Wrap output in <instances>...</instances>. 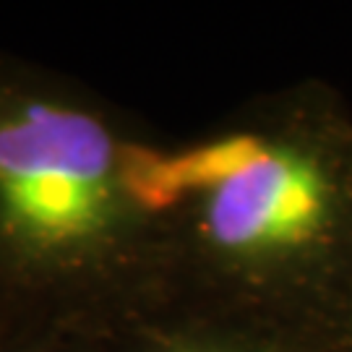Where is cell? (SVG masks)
Listing matches in <instances>:
<instances>
[{"instance_id":"1","label":"cell","mask_w":352,"mask_h":352,"mask_svg":"<svg viewBox=\"0 0 352 352\" xmlns=\"http://www.w3.org/2000/svg\"><path fill=\"white\" fill-rule=\"evenodd\" d=\"M164 305L300 347L352 342V107L318 78L149 154Z\"/></svg>"},{"instance_id":"4","label":"cell","mask_w":352,"mask_h":352,"mask_svg":"<svg viewBox=\"0 0 352 352\" xmlns=\"http://www.w3.org/2000/svg\"><path fill=\"white\" fill-rule=\"evenodd\" d=\"M19 352H120V347H118V340H52L42 342V344H32V347Z\"/></svg>"},{"instance_id":"2","label":"cell","mask_w":352,"mask_h":352,"mask_svg":"<svg viewBox=\"0 0 352 352\" xmlns=\"http://www.w3.org/2000/svg\"><path fill=\"white\" fill-rule=\"evenodd\" d=\"M151 144L100 91L0 47V352L115 342L164 305Z\"/></svg>"},{"instance_id":"3","label":"cell","mask_w":352,"mask_h":352,"mask_svg":"<svg viewBox=\"0 0 352 352\" xmlns=\"http://www.w3.org/2000/svg\"><path fill=\"white\" fill-rule=\"evenodd\" d=\"M120 352H302L230 321L162 305L118 340Z\"/></svg>"},{"instance_id":"5","label":"cell","mask_w":352,"mask_h":352,"mask_svg":"<svg viewBox=\"0 0 352 352\" xmlns=\"http://www.w3.org/2000/svg\"><path fill=\"white\" fill-rule=\"evenodd\" d=\"M344 352H352V342H350V347H347V350H344Z\"/></svg>"}]
</instances>
